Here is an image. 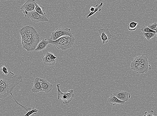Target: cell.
Returning <instances> with one entry per match:
<instances>
[{"label": "cell", "mask_w": 157, "mask_h": 116, "mask_svg": "<svg viewBox=\"0 0 157 116\" xmlns=\"http://www.w3.org/2000/svg\"><path fill=\"white\" fill-rule=\"evenodd\" d=\"M56 87L57 89L58 100L61 99L64 105H68L74 97L75 95L74 93V91L69 90L67 93H64L60 90V84H57Z\"/></svg>", "instance_id": "cell-3"}, {"label": "cell", "mask_w": 157, "mask_h": 116, "mask_svg": "<svg viewBox=\"0 0 157 116\" xmlns=\"http://www.w3.org/2000/svg\"><path fill=\"white\" fill-rule=\"evenodd\" d=\"M119 100L126 102L131 97V94L129 92L122 91H116L113 93Z\"/></svg>", "instance_id": "cell-12"}, {"label": "cell", "mask_w": 157, "mask_h": 116, "mask_svg": "<svg viewBox=\"0 0 157 116\" xmlns=\"http://www.w3.org/2000/svg\"><path fill=\"white\" fill-rule=\"evenodd\" d=\"M32 91L34 93H38L43 91L40 81V78L37 77L34 80L33 87L32 89Z\"/></svg>", "instance_id": "cell-15"}, {"label": "cell", "mask_w": 157, "mask_h": 116, "mask_svg": "<svg viewBox=\"0 0 157 116\" xmlns=\"http://www.w3.org/2000/svg\"><path fill=\"white\" fill-rule=\"evenodd\" d=\"M0 70H1L5 75H7L9 73L7 68L5 66H2L1 67Z\"/></svg>", "instance_id": "cell-26"}, {"label": "cell", "mask_w": 157, "mask_h": 116, "mask_svg": "<svg viewBox=\"0 0 157 116\" xmlns=\"http://www.w3.org/2000/svg\"><path fill=\"white\" fill-rule=\"evenodd\" d=\"M108 102L112 106H114L117 104L124 105L125 103L124 101H121L118 99L113 94H111L110 96L108 98Z\"/></svg>", "instance_id": "cell-16"}, {"label": "cell", "mask_w": 157, "mask_h": 116, "mask_svg": "<svg viewBox=\"0 0 157 116\" xmlns=\"http://www.w3.org/2000/svg\"><path fill=\"white\" fill-rule=\"evenodd\" d=\"M154 111L153 110H150L149 111H146L144 113V116H155L153 115Z\"/></svg>", "instance_id": "cell-27"}, {"label": "cell", "mask_w": 157, "mask_h": 116, "mask_svg": "<svg viewBox=\"0 0 157 116\" xmlns=\"http://www.w3.org/2000/svg\"><path fill=\"white\" fill-rule=\"evenodd\" d=\"M95 8L93 7H91L90 8V11L93 12V11H94L95 10Z\"/></svg>", "instance_id": "cell-29"}, {"label": "cell", "mask_w": 157, "mask_h": 116, "mask_svg": "<svg viewBox=\"0 0 157 116\" xmlns=\"http://www.w3.org/2000/svg\"><path fill=\"white\" fill-rule=\"evenodd\" d=\"M65 36H68L70 37H73L71 29L68 28H57L52 33L51 37L49 39L55 41L59 38Z\"/></svg>", "instance_id": "cell-6"}, {"label": "cell", "mask_w": 157, "mask_h": 116, "mask_svg": "<svg viewBox=\"0 0 157 116\" xmlns=\"http://www.w3.org/2000/svg\"><path fill=\"white\" fill-rule=\"evenodd\" d=\"M20 33L22 38L31 39L40 37L39 34L31 25L23 27L20 30Z\"/></svg>", "instance_id": "cell-5"}, {"label": "cell", "mask_w": 157, "mask_h": 116, "mask_svg": "<svg viewBox=\"0 0 157 116\" xmlns=\"http://www.w3.org/2000/svg\"><path fill=\"white\" fill-rule=\"evenodd\" d=\"M155 32H156V38H157V26Z\"/></svg>", "instance_id": "cell-30"}, {"label": "cell", "mask_w": 157, "mask_h": 116, "mask_svg": "<svg viewBox=\"0 0 157 116\" xmlns=\"http://www.w3.org/2000/svg\"><path fill=\"white\" fill-rule=\"evenodd\" d=\"M142 34H143V36L146 38L148 40H150L151 39L155 37L156 35V33L152 32L144 33H142Z\"/></svg>", "instance_id": "cell-22"}, {"label": "cell", "mask_w": 157, "mask_h": 116, "mask_svg": "<svg viewBox=\"0 0 157 116\" xmlns=\"http://www.w3.org/2000/svg\"><path fill=\"white\" fill-rule=\"evenodd\" d=\"M131 69L138 74H143L147 73L139 62L134 58L130 64Z\"/></svg>", "instance_id": "cell-11"}, {"label": "cell", "mask_w": 157, "mask_h": 116, "mask_svg": "<svg viewBox=\"0 0 157 116\" xmlns=\"http://www.w3.org/2000/svg\"><path fill=\"white\" fill-rule=\"evenodd\" d=\"M23 81L22 76L20 75H14V74L10 72L7 75H5L0 70V86L5 88L10 92L16 102L21 106L17 102L14 97L12 92L15 87Z\"/></svg>", "instance_id": "cell-1"}, {"label": "cell", "mask_w": 157, "mask_h": 116, "mask_svg": "<svg viewBox=\"0 0 157 116\" xmlns=\"http://www.w3.org/2000/svg\"><path fill=\"white\" fill-rule=\"evenodd\" d=\"M138 23L137 22H132L130 23L128 27V30L130 31H134L137 29Z\"/></svg>", "instance_id": "cell-23"}, {"label": "cell", "mask_w": 157, "mask_h": 116, "mask_svg": "<svg viewBox=\"0 0 157 116\" xmlns=\"http://www.w3.org/2000/svg\"><path fill=\"white\" fill-rule=\"evenodd\" d=\"M50 57L53 60H57V58L54 55L53 53H51V55H50Z\"/></svg>", "instance_id": "cell-28"}, {"label": "cell", "mask_w": 157, "mask_h": 116, "mask_svg": "<svg viewBox=\"0 0 157 116\" xmlns=\"http://www.w3.org/2000/svg\"><path fill=\"white\" fill-rule=\"evenodd\" d=\"M157 26V22L152 24L148 26V27L152 30L155 31Z\"/></svg>", "instance_id": "cell-25"}, {"label": "cell", "mask_w": 157, "mask_h": 116, "mask_svg": "<svg viewBox=\"0 0 157 116\" xmlns=\"http://www.w3.org/2000/svg\"><path fill=\"white\" fill-rule=\"evenodd\" d=\"M135 58L139 62L147 72L148 71L151 70V65L149 64L148 61V57L147 56L139 55Z\"/></svg>", "instance_id": "cell-9"}, {"label": "cell", "mask_w": 157, "mask_h": 116, "mask_svg": "<svg viewBox=\"0 0 157 116\" xmlns=\"http://www.w3.org/2000/svg\"><path fill=\"white\" fill-rule=\"evenodd\" d=\"M100 36L101 38L103 45L108 43L111 39L112 35L108 28H102L99 30L98 31Z\"/></svg>", "instance_id": "cell-8"}, {"label": "cell", "mask_w": 157, "mask_h": 116, "mask_svg": "<svg viewBox=\"0 0 157 116\" xmlns=\"http://www.w3.org/2000/svg\"><path fill=\"white\" fill-rule=\"evenodd\" d=\"M48 41L50 44H52L57 49L64 51L68 49L73 45L75 42V39L74 37L65 36L55 41L49 39Z\"/></svg>", "instance_id": "cell-2"}, {"label": "cell", "mask_w": 157, "mask_h": 116, "mask_svg": "<svg viewBox=\"0 0 157 116\" xmlns=\"http://www.w3.org/2000/svg\"><path fill=\"white\" fill-rule=\"evenodd\" d=\"M37 3L35 0H27L20 8L23 13L34 11Z\"/></svg>", "instance_id": "cell-10"}, {"label": "cell", "mask_w": 157, "mask_h": 116, "mask_svg": "<svg viewBox=\"0 0 157 116\" xmlns=\"http://www.w3.org/2000/svg\"><path fill=\"white\" fill-rule=\"evenodd\" d=\"M48 41L47 39H44L38 43L36 48L35 50V51H43L45 49L49 44Z\"/></svg>", "instance_id": "cell-17"}, {"label": "cell", "mask_w": 157, "mask_h": 116, "mask_svg": "<svg viewBox=\"0 0 157 116\" xmlns=\"http://www.w3.org/2000/svg\"><path fill=\"white\" fill-rule=\"evenodd\" d=\"M51 53L46 52L43 55L42 58L44 64L48 66H53L55 65L56 61L53 60L50 57Z\"/></svg>", "instance_id": "cell-14"}, {"label": "cell", "mask_w": 157, "mask_h": 116, "mask_svg": "<svg viewBox=\"0 0 157 116\" xmlns=\"http://www.w3.org/2000/svg\"><path fill=\"white\" fill-rule=\"evenodd\" d=\"M103 2L101 3L100 5H96V8L94 11L93 12H90V13L88 14L86 16V18L88 19L91 16L93 15V14H95L96 13L99 12L101 11V8L103 6Z\"/></svg>", "instance_id": "cell-18"}, {"label": "cell", "mask_w": 157, "mask_h": 116, "mask_svg": "<svg viewBox=\"0 0 157 116\" xmlns=\"http://www.w3.org/2000/svg\"><path fill=\"white\" fill-rule=\"evenodd\" d=\"M35 11L37 12V13L41 15L47 17L46 13L44 12L42 8L37 3H36V5H35Z\"/></svg>", "instance_id": "cell-20"}, {"label": "cell", "mask_w": 157, "mask_h": 116, "mask_svg": "<svg viewBox=\"0 0 157 116\" xmlns=\"http://www.w3.org/2000/svg\"><path fill=\"white\" fill-rule=\"evenodd\" d=\"M40 81L43 91L46 93H49L53 88L52 84L45 79L40 78Z\"/></svg>", "instance_id": "cell-13"}, {"label": "cell", "mask_w": 157, "mask_h": 116, "mask_svg": "<svg viewBox=\"0 0 157 116\" xmlns=\"http://www.w3.org/2000/svg\"><path fill=\"white\" fill-rule=\"evenodd\" d=\"M40 37L28 39L22 38L23 48L27 52L34 51L40 42Z\"/></svg>", "instance_id": "cell-4"}, {"label": "cell", "mask_w": 157, "mask_h": 116, "mask_svg": "<svg viewBox=\"0 0 157 116\" xmlns=\"http://www.w3.org/2000/svg\"><path fill=\"white\" fill-rule=\"evenodd\" d=\"M141 30L142 33H149L152 32L153 33H156L155 31L152 30L150 29L148 26H144L143 27L141 28Z\"/></svg>", "instance_id": "cell-24"}, {"label": "cell", "mask_w": 157, "mask_h": 116, "mask_svg": "<svg viewBox=\"0 0 157 116\" xmlns=\"http://www.w3.org/2000/svg\"><path fill=\"white\" fill-rule=\"evenodd\" d=\"M25 16L30 18L32 21L35 23L49 21L47 17L38 14L35 10L23 13Z\"/></svg>", "instance_id": "cell-7"}, {"label": "cell", "mask_w": 157, "mask_h": 116, "mask_svg": "<svg viewBox=\"0 0 157 116\" xmlns=\"http://www.w3.org/2000/svg\"><path fill=\"white\" fill-rule=\"evenodd\" d=\"M9 94L10 92L6 89L0 86V99L7 97Z\"/></svg>", "instance_id": "cell-19"}, {"label": "cell", "mask_w": 157, "mask_h": 116, "mask_svg": "<svg viewBox=\"0 0 157 116\" xmlns=\"http://www.w3.org/2000/svg\"><path fill=\"white\" fill-rule=\"evenodd\" d=\"M38 111V109L35 108L34 107H33L32 108H30L27 111L28 112L23 116H30L33 114H36Z\"/></svg>", "instance_id": "cell-21"}]
</instances>
